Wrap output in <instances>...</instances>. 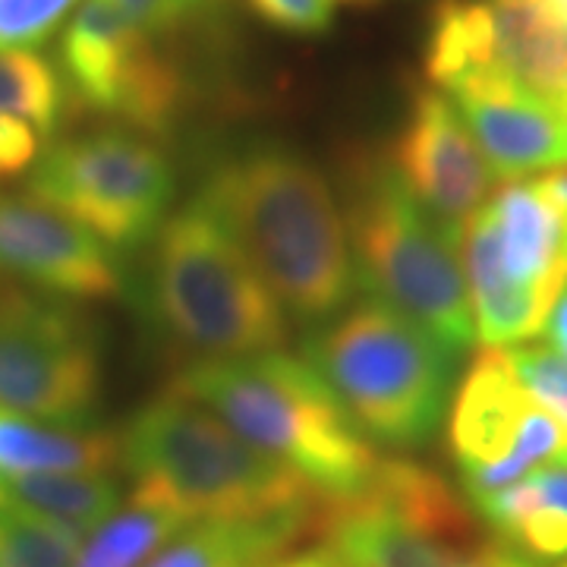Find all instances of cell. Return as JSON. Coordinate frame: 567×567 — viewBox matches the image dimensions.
Instances as JSON below:
<instances>
[{"label":"cell","mask_w":567,"mask_h":567,"mask_svg":"<svg viewBox=\"0 0 567 567\" xmlns=\"http://www.w3.org/2000/svg\"><path fill=\"white\" fill-rule=\"evenodd\" d=\"M196 203L244 249L275 300L303 322L344 309L357 287L344 212L303 155L259 145L218 162Z\"/></svg>","instance_id":"1"},{"label":"cell","mask_w":567,"mask_h":567,"mask_svg":"<svg viewBox=\"0 0 567 567\" xmlns=\"http://www.w3.org/2000/svg\"><path fill=\"white\" fill-rule=\"evenodd\" d=\"M123 464L140 505L196 520L316 517L324 495L293 466L268 457L237 435L218 413L167 388L130 420L121 439Z\"/></svg>","instance_id":"2"},{"label":"cell","mask_w":567,"mask_h":567,"mask_svg":"<svg viewBox=\"0 0 567 567\" xmlns=\"http://www.w3.org/2000/svg\"><path fill=\"white\" fill-rule=\"evenodd\" d=\"M171 388L218 413L268 457L293 466L324 498L360 492L382 461L316 369L281 350L249 360H196Z\"/></svg>","instance_id":"3"},{"label":"cell","mask_w":567,"mask_h":567,"mask_svg":"<svg viewBox=\"0 0 567 567\" xmlns=\"http://www.w3.org/2000/svg\"><path fill=\"white\" fill-rule=\"evenodd\" d=\"M148 306L199 360H249L287 344V316L221 221L189 203L158 227Z\"/></svg>","instance_id":"4"},{"label":"cell","mask_w":567,"mask_h":567,"mask_svg":"<svg viewBox=\"0 0 567 567\" xmlns=\"http://www.w3.org/2000/svg\"><path fill=\"white\" fill-rule=\"evenodd\" d=\"M303 360L369 442L416 447L445 420L457 357L398 309L365 300L309 338Z\"/></svg>","instance_id":"5"},{"label":"cell","mask_w":567,"mask_h":567,"mask_svg":"<svg viewBox=\"0 0 567 567\" xmlns=\"http://www.w3.org/2000/svg\"><path fill=\"white\" fill-rule=\"evenodd\" d=\"M344 221L353 271L372 300L425 328L447 353L464 357L476 344V322L461 244L382 162L353 167Z\"/></svg>","instance_id":"6"},{"label":"cell","mask_w":567,"mask_h":567,"mask_svg":"<svg viewBox=\"0 0 567 567\" xmlns=\"http://www.w3.org/2000/svg\"><path fill=\"white\" fill-rule=\"evenodd\" d=\"M476 341H533L567 287V221L536 181H511L461 237Z\"/></svg>","instance_id":"7"},{"label":"cell","mask_w":567,"mask_h":567,"mask_svg":"<svg viewBox=\"0 0 567 567\" xmlns=\"http://www.w3.org/2000/svg\"><path fill=\"white\" fill-rule=\"evenodd\" d=\"M177 193L162 148L133 130H95L51 145L29 177V196L58 208L114 249L152 240Z\"/></svg>","instance_id":"8"},{"label":"cell","mask_w":567,"mask_h":567,"mask_svg":"<svg viewBox=\"0 0 567 567\" xmlns=\"http://www.w3.org/2000/svg\"><path fill=\"white\" fill-rule=\"evenodd\" d=\"M58 61L70 102L145 136H164L189 95L181 63L111 0H82L63 25Z\"/></svg>","instance_id":"9"},{"label":"cell","mask_w":567,"mask_h":567,"mask_svg":"<svg viewBox=\"0 0 567 567\" xmlns=\"http://www.w3.org/2000/svg\"><path fill=\"white\" fill-rule=\"evenodd\" d=\"M447 447L466 502H476L539 466L567 461V429L529 398L505 347H483L447 406Z\"/></svg>","instance_id":"10"},{"label":"cell","mask_w":567,"mask_h":567,"mask_svg":"<svg viewBox=\"0 0 567 567\" xmlns=\"http://www.w3.org/2000/svg\"><path fill=\"white\" fill-rule=\"evenodd\" d=\"M99 394L102 360L85 319L22 290H0V406L85 423Z\"/></svg>","instance_id":"11"},{"label":"cell","mask_w":567,"mask_h":567,"mask_svg":"<svg viewBox=\"0 0 567 567\" xmlns=\"http://www.w3.org/2000/svg\"><path fill=\"white\" fill-rule=\"evenodd\" d=\"M319 533L347 567H536L495 536H483L470 517H410L365 488L324 498Z\"/></svg>","instance_id":"12"},{"label":"cell","mask_w":567,"mask_h":567,"mask_svg":"<svg viewBox=\"0 0 567 567\" xmlns=\"http://www.w3.org/2000/svg\"><path fill=\"white\" fill-rule=\"evenodd\" d=\"M388 167L457 244L473 215L488 203L495 181L457 104L439 89H416L410 95V111L391 142Z\"/></svg>","instance_id":"13"},{"label":"cell","mask_w":567,"mask_h":567,"mask_svg":"<svg viewBox=\"0 0 567 567\" xmlns=\"http://www.w3.org/2000/svg\"><path fill=\"white\" fill-rule=\"evenodd\" d=\"M0 278L80 303L123 293L111 246L58 208L17 193H0Z\"/></svg>","instance_id":"14"},{"label":"cell","mask_w":567,"mask_h":567,"mask_svg":"<svg viewBox=\"0 0 567 567\" xmlns=\"http://www.w3.org/2000/svg\"><path fill=\"white\" fill-rule=\"evenodd\" d=\"M454 104L495 177L524 181L567 164V114L517 82H492L454 95Z\"/></svg>","instance_id":"15"},{"label":"cell","mask_w":567,"mask_h":567,"mask_svg":"<svg viewBox=\"0 0 567 567\" xmlns=\"http://www.w3.org/2000/svg\"><path fill=\"white\" fill-rule=\"evenodd\" d=\"M488 10L502 70L567 114V22L546 0H488Z\"/></svg>","instance_id":"16"},{"label":"cell","mask_w":567,"mask_h":567,"mask_svg":"<svg viewBox=\"0 0 567 567\" xmlns=\"http://www.w3.org/2000/svg\"><path fill=\"white\" fill-rule=\"evenodd\" d=\"M423 70L435 89L451 95L511 80L498 61L488 0H435L425 29Z\"/></svg>","instance_id":"17"},{"label":"cell","mask_w":567,"mask_h":567,"mask_svg":"<svg viewBox=\"0 0 567 567\" xmlns=\"http://www.w3.org/2000/svg\"><path fill=\"white\" fill-rule=\"evenodd\" d=\"M312 529H319V514L196 520L183 527L145 567H265L284 558Z\"/></svg>","instance_id":"18"},{"label":"cell","mask_w":567,"mask_h":567,"mask_svg":"<svg viewBox=\"0 0 567 567\" xmlns=\"http://www.w3.org/2000/svg\"><path fill=\"white\" fill-rule=\"evenodd\" d=\"M121 461V435L85 423H41L0 406V476L25 473H111Z\"/></svg>","instance_id":"19"},{"label":"cell","mask_w":567,"mask_h":567,"mask_svg":"<svg viewBox=\"0 0 567 567\" xmlns=\"http://www.w3.org/2000/svg\"><path fill=\"white\" fill-rule=\"evenodd\" d=\"M0 486L7 505L82 533H92L121 507V483L111 473H25L0 476Z\"/></svg>","instance_id":"20"},{"label":"cell","mask_w":567,"mask_h":567,"mask_svg":"<svg viewBox=\"0 0 567 567\" xmlns=\"http://www.w3.org/2000/svg\"><path fill=\"white\" fill-rule=\"evenodd\" d=\"M183 527L171 511L130 502L89 533L76 567H145Z\"/></svg>","instance_id":"21"},{"label":"cell","mask_w":567,"mask_h":567,"mask_svg":"<svg viewBox=\"0 0 567 567\" xmlns=\"http://www.w3.org/2000/svg\"><path fill=\"white\" fill-rule=\"evenodd\" d=\"M66 85L61 70L39 51H0V114L32 123L41 136H54L66 117Z\"/></svg>","instance_id":"22"},{"label":"cell","mask_w":567,"mask_h":567,"mask_svg":"<svg viewBox=\"0 0 567 567\" xmlns=\"http://www.w3.org/2000/svg\"><path fill=\"white\" fill-rule=\"evenodd\" d=\"M85 533L29 514L0 507V567H76Z\"/></svg>","instance_id":"23"},{"label":"cell","mask_w":567,"mask_h":567,"mask_svg":"<svg viewBox=\"0 0 567 567\" xmlns=\"http://www.w3.org/2000/svg\"><path fill=\"white\" fill-rule=\"evenodd\" d=\"M80 0H0V51L39 48Z\"/></svg>","instance_id":"24"},{"label":"cell","mask_w":567,"mask_h":567,"mask_svg":"<svg viewBox=\"0 0 567 567\" xmlns=\"http://www.w3.org/2000/svg\"><path fill=\"white\" fill-rule=\"evenodd\" d=\"M246 7L287 35H324L334 25V0H246Z\"/></svg>","instance_id":"25"},{"label":"cell","mask_w":567,"mask_h":567,"mask_svg":"<svg viewBox=\"0 0 567 567\" xmlns=\"http://www.w3.org/2000/svg\"><path fill=\"white\" fill-rule=\"evenodd\" d=\"M111 3L155 39L181 32L189 22L199 20V13L205 10V0H111Z\"/></svg>","instance_id":"26"},{"label":"cell","mask_w":567,"mask_h":567,"mask_svg":"<svg viewBox=\"0 0 567 567\" xmlns=\"http://www.w3.org/2000/svg\"><path fill=\"white\" fill-rule=\"evenodd\" d=\"M41 140L32 123L0 114V181L32 171L41 158Z\"/></svg>","instance_id":"27"},{"label":"cell","mask_w":567,"mask_h":567,"mask_svg":"<svg viewBox=\"0 0 567 567\" xmlns=\"http://www.w3.org/2000/svg\"><path fill=\"white\" fill-rule=\"evenodd\" d=\"M265 567H347L341 561V555L334 548H309V551H300V555H284L278 561Z\"/></svg>","instance_id":"28"},{"label":"cell","mask_w":567,"mask_h":567,"mask_svg":"<svg viewBox=\"0 0 567 567\" xmlns=\"http://www.w3.org/2000/svg\"><path fill=\"white\" fill-rule=\"evenodd\" d=\"M546 334L548 341H551V347L558 350V357L567 363V287L561 290V297L555 300L551 312H548Z\"/></svg>","instance_id":"29"},{"label":"cell","mask_w":567,"mask_h":567,"mask_svg":"<svg viewBox=\"0 0 567 567\" xmlns=\"http://www.w3.org/2000/svg\"><path fill=\"white\" fill-rule=\"evenodd\" d=\"M548 7H551V10H555V13H558V17H561V20L567 22V0H546Z\"/></svg>","instance_id":"30"},{"label":"cell","mask_w":567,"mask_h":567,"mask_svg":"<svg viewBox=\"0 0 567 567\" xmlns=\"http://www.w3.org/2000/svg\"><path fill=\"white\" fill-rule=\"evenodd\" d=\"M0 507H7V492H3V486H0Z\"/></svg>","instance_id":"31"},{"label":"cell","mask_w":567,"mask_h":567,"mask_svg":"<svg viewBox=\"0 0 567 567\" xmlns=\"http://www.w3.org/2000/svg\"><path fill=\"white\" fill-rule=\"evenodd\" d=\"M347 3H372V0H347Z\"/></svg>","instance_id":"32"},{"label":"cell","mask_w":567,"mask_h":567,"mask_svg":"<svg viewBox=\"0 0 567 567\" xmlns=\"http://www.w3.org/2000/svg\"><path fill=\"white\" fill-rule=\"evenodd\" d=\"M558 567H567V558H565V561H561V565H558Z\"/></svg>","instance_id":"33"}]
</instances>
